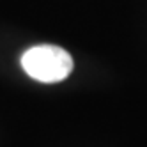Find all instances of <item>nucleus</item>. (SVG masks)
Wrapping results in <instances>:
<instances>
[{"instance_id":"f257e3e1","label":"nucleus","mask_w":147,"mask_h":147,"mask_svg":"<svg viewBox=\"0 0 147 147\" xmlns=\"http://www.w3.org/2000/svg\"><path fill=\"white\" fill-rule=\"evenodd\" d=\"M22 67L30 78L43 83L66 80L73 71V59L64 48L39 45L28 48L22 55Z\"/></svg>"}]
</instances>
